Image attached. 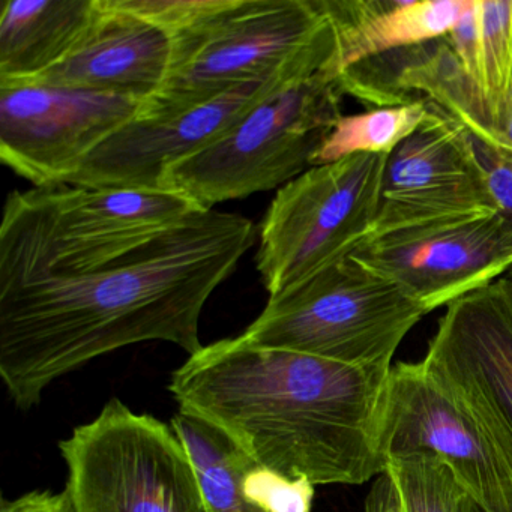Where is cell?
I'll return each mask as SVG.
<instances>
[{"instance_id": "cell-1", "label": "cell", "mask_w": 512, "mask_h": 512, "mask_svg": "<svg viewBox=\"0 0 512 512\" xmlns=\"http://www.w3.org/2000/svg\"><path fill=\"white\" fill-rule=\"evenodd\" d=\"M259 229L229 212H194L127 256L82 274L0 269V377L20 410L55 380L146 341L203 349L200 316Z\"/></svg>"}, {"instance_id": "cell-2", "label": "cell", "mask_w": 512, "mask_h": 512, "mask_svg": "<svg viewBox=\"0 0 512 512\" xmlns=\"http://www.w3.org/2000/svg\"><path fill=\"white\" fill-rule=\"evenodd\" d=\"M391 367L257 347L239 335L188 356L169 391L257 466L314 485H361L385 473L379 428Z\"/></svg>"}, {"instance_id": "cell-3", "label": "cell", "mask_w": 512, "mask_h": 512, "mask_svg": "<svg viewBox=\"0 0 512 512\" xmlns=\"http://www.w3.org/2000/svg\"><path fill=\"white\" fill-rule=\"evenodd\" d=\"M173 40L166 85L139 116L212 100L310 52L331 26L323 0H127Z\"/></svg>"}, {"instance_id": "cell-4", "label": "cell", "mask_w": 512, "mask_h": 512, "mask_svg": "<svg viewBox=\"0 0 512 512\" xmlns=\"http://www.w3.org/2000/svg\"><path fill=\"white\" fill-rule=\"evenodd\" d=\"M197 211L190 199L167 190L13 191L0 224V269L82 274L127 256Z\"/></svg>"}, {"instance_id": "cell-5", "label": "cell", "mask_w": 512, "mask_h": 512, "mask_svg": "<svg viewBox=\"0 0 512 512\" xmlns=\"http://www.w3.org/2000/svg\"><path fill=\"white\" fill-rule=\"evenodd\" d=\"M343 95L329 71L287 80L223 136L170 166L161 190L211 211L227 200L284 187L313 167L317 149L344 116Z\"/></svg>"}, {"instance_id": "cell-6", "label": "cell", "mask_w": 512, "mask_h": 512, "mask_svg": "<svg viewBox=\"0 0 512 512\" xmlns=\"http://www.w3.org/2000/svg\"><path fill=\"white\" fill-rule=\"evenodd\" d=\"M427 314L397 286L347 256L269 296L241 337L257 347L389 367L401 341Z\"/></svg>"}, {"instance_id": "cell-7", "label": "cell", "mask_w": 512, "mask_h": 512, "mask_svg": "<svg viewBox=\"0 0 512 512\" xmlns=\"http://www.w3.org/2000/svg\"><path fill=\"white\" fill-rule=\"evenodd\" d=\"M76 512H209L172 425L118 398L59 442Z\"/></svg>"}, {"instance_id": "cell-8", "label": "cell", "mask_w": 512, "mask_h": 512, "mask_svg": "<svg viewBox=\"0 0 512 512\" xmlns=\"http://www.w3.org/2000/svg\"><path fill=\"white\" fill-rule=\"evenodd\" d=\"M388 157L353 155L311 167L277 191L260 223L256 254L269 296L370 241Z\"/></svg>"}, {"instance_id": "cell-9", "label": "cell", "mask_w": 512, "mask_h": 512, "mask_svg": "<svg viewBox=\"0 0 512 512\" xmlns=\"http://www.w3.org/2000/svg\"><path fill=\"white\" fill-rule=\"evenodd\" d=\"M383 461L434 455L485 512H512V466L469 401L424 362L392 365L379 428Z\"/></svg>"}, {"instance_id": "cell-10", "label": "cell", "mask_w": 512, "mask_h": 512, "mask_svg": "<svg viewBox=\"0 0 512 512\" xmlns=\"http://www.w3.org/2000/svg\"><path fill=\"white\" fill-rule=\"evenodd\" d=\"M337 37H325L298 61L265 79L242 83L212 100L160 115L137 116L104 140L65 185L161 190V176L223 136L251 107L296 77L331 70Z\"/></svg>"}, {"instance_id": "cell-11", "label": "cell", "mask_w": 512, "mask_h": 512, "mask_svg": "<svg viewBox=\"0 0 512 512\" xmlns=\"http://www.w3.org/2000/svg\"><path fill=\"white\" fill-rule=\"evenodd\" d=\"M143 104L110 92L0 80V158L37 188L65 185Z\"/></svg>"}, {"instance_id": "cell-12", "label": "cell", "mask_w": 512, "mask_h": 512, "mask_svg": "<svg viewBox=\"0 0 512 512\" xmlns=\"http://www.w3.org/2000/svg\"><path fill=\"white\" fill-rule=\"evenodd\" d=\"M350 256L428 313L512 269V230L499 215L446 221L370 239Z\"/></svg>"}, {"instance_id": "cell-13", "label": "cell", "mask_w": 512, "mask_h": 512, "mask_svg": "<svg viewBox=\"0 0 512 512\" xmlns=\"http://www.w3.org/2000/svg\"><path fill=\"white\" fill-rule=\"evenodd\" d=\"M493 214L464 128L431 104L427 121L388 157L371 239Z\"/></svg>"}, {"instance_id": "cell-14", "label": "cell", "mask_w": 512, "mask_h": 512, "mask_svg": "<svg viewBox=\"0 0 512 512\" xmlns=\"http://www.w3.org/2000/svg\"><path fill=\"white\" fill-rule=\"evenodd\" d=\"M422 362L469 401L512 466L511 281L448 305Z\"/></svg>"}, {"instance_id": "cell-15", "label": "cell", "mask_w": 512, "mask_h": 512, "mask_svg": "<svg viewBox=\"0 0 512 512\" xmlns=\"http://www.w3.org/2000/svg\"><path fill=\"white\" fill-rule=\"evenodd\" d=\"M172 35L125 0H98L97 13L73 52L28 82L151 100L166 85Z\"/></svg>"}, {"instance_id": "cell-16", "label": "cell", "mask_w": 512, "mask_h": 512, "mask_svg": "<svg viewBox=\"0 0 512 512\" xmlns=\"http://www.w3.org/2000/svg\"><path fill=\"white\" fill-rule=\"evenodd\" d=\"M467 0H323L337 35L335 76L370 59L443 40Z\"/></svg>"}, {"instance_id": "cell-17", "label": "cell", "mask_w": 512, "mask_h": 512, "mask_svg": "<svg viewBox=\"0 0 512 512\" xmlns=\"http://www.w3.org/2000/svg\"><path fill=\"white\" fill-rule=\"evenodd\" d=\"M98 0H4L0 80H32L64 61L82 40Z\"/></svg>"}, {"instance_id": "cell-18", "label": "cell", "mask_w": 512, "mask_h": 512, "mask_svg": "<svg viewBox=\"0 0 512 512\" xmlns=\"http://www.w3.org/2000/svg\"><path fill=\"white\" fill-rule=\"evenodd\" d=\"M443 40L481 98L497 136L512 94V0H467Z\"/></svg>"}, {"instance_id": "cell-19", "label": "cell", "mask_w": 512, "mask_h": 512, "mask_svg": "<svg viewBox=\"0 0 512 512\" xmlns=\"http://www.w3.org/2000/svg\"><path fill=\"white\" fill-rule=\"evenodd\" d=\"M170 425L193 461L209 512H263L244 494L245 476L257 464L226 434L182 410Z\"/></svg>"}, {"instance_id": "cell-20", "label": "cell", "mask_w": 512, "mask_h": 512, "mask_svg": "<svg viewBox=\"0 0 512 512\" xmlns=\"http://www.w3.org/2000/svg\"><path fill=\"white\" fill-rule=\"evenodd\" d=\"M430 113V101L416 98L401 106L343 116L317 149L311 166H326L353 155H391L422 127Z\"/></svg>"}, {"instance_id": "cell-21", "label": "cell", "mask_w": 512, "mask_h": 512, "mask_svg": "<svg viewBox=\"0 0 512 512\" xmlns=\"http://www.w3.org/2000/svg\"><path fill=\"white\" fill-rule=\"evenodd\" d=\"M403 512H461L469 497L451 469L434 455L416 454L388 460Z\"/></svg>"}, {"instance_id": "cell-22", "label": "cell", "mask_w": 512, "mask_h": 512, "mask_svg": "<svg viewBox=\"0 0 512 512\" xmlns=\"http://www.w3.org/2000/svg\"><path fill=\"white\" fill-rule=\"evenodd\" d=\"M244 494L263 512H313L316 485L310 479H290L254 466L244 479Z\"/></svg>"}, {"instance_id": "cell-23", "label": "cell", "mask_w": 512, "mask_h": 512, "mask_svg": "<svg viewBox=\"0 0 512 512\" xmlns=\"http://www.w3.org/2000/svg\"><path fill=\"white\" fill-rule=\"evenodd\" d=\"M464 134L496 214L512 230V151L478 139L469 131L464 130Z\"/></svg>"}, {"instance_id": "cell-24", "label": "cell", "mask_w": 512, "mask_h": 512, "mask_svg": "<svg viewBox=\"0 0 512 512\" xmlns=\"http://www.w3.org/2000/svg\"><path fill=\"white\" fill-rule=\"evenodd\" d=\"M365 512H403L397 487L388 473L377 476L365 499Z\"/></svg>"}, {"instance_id": "cell-25", "label": "cell", "mask_w": 512, "mask_h": 512, "mask_svg": "<svg viewBox=\"0 0 512 512\" xmlns=\"http://www.w3.org/2000/svg\"><path fill=\"white\" fill-rule=\"evenodd\" d=\"M55 496L56 494L49 490H34L14 500L2 497L0 512H44L52 505Z\"/></svg>"}, {"instance_id": "cell-26", "label": "cell", "mask_w": 512, "mask_h": 512, "mask_svg": "<svg viewBox=\"0 0 512 512\" xmlns=\"http://www.w3.org/2000/svg\"><path fill=\"white\" fill-rule=\"evenodd\" d=\"M497 136H499L500 145L512 151V94L508 104H506L505 113H503L502 121H500Z\"/></svg>"}, {"instance_id": "cell-27", "label": "cell", "mask_w": 512, "mask_h": 512, "mask_svg": "<svg viewBox=\"0 0 512 512\" xmlns=\"http://www.w3.org/2000/svg\"><path fill=\"white\" fill-rule=\"evenodd\" d=\"M44 512H76L74 511L73 503H71L70 496H68L67 490L61 491L56 494L55 500L52 505Z\"/></svg>"}, {"instance_id": "cell-28", "label": "cell", "mask_w": 512, "mask_h": 512, "mask_svg": "<svg viewBox=\"0 0 512 512\" xmlns=\"http://www.w3.org/2000/svg\"><path fill=\"white\" fill-rule=\"evenodd\" d=\"M461 512H485L484 509L481 508V506L478 505V503L475 502V500L472 499V497H467L466 500H464L463 509H461Z\"/></svg>"}, {"instance_id": "cell-29", "label": "cell", "mask_w": 512, "mask_h": 512, "mask_svg": "<svg viewBox=\"0 0 512 512\" xmlns=\"http://www.w3.org/2000/svg\"><path fill=\"white\" fill-rule=\"evenodd\" d=\"M505 277L508 278V280L512 283V269L508 272V274L505 275Z\"/></svg>"}]
</instances>
